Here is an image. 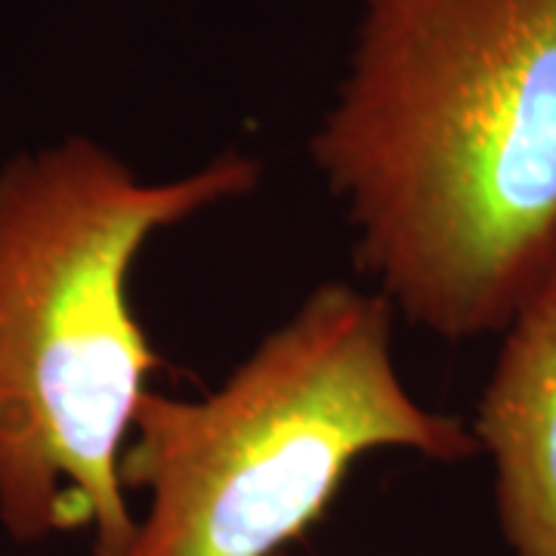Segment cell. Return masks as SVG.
<instances>
[{"instance_id":"obj_4","label":"cell","mask_w":556,"mask_h":556,"mask_svg":"<svg viewBox=\"0 0 556 556\" xmlns=\"http://www.w3.org/2000/svg\"><path fill=\"white\" fill-rule=\"evenodd\" d=\"M473 437L517 556H556V273L504 328Z\"/></svg>"},{"instance_id":"obj_5","label":"cell","mask_w":556,"mask_h":556,"mask_svg":"<svg viewBox=\"0 0 556 556\" xmlns=\"http://www.w3.org/2000/svg\"><path fill=\"white\" fill-rule=\"evenodd\" d=\"M276 556H285V554H276Z\"/></svg>"},{"instance_id":"obj_2","label":"cell","mask_w":556,"mask_h":556,"mask_svg":"<svg viewBox=\"0 0 556 556\" xmlns=\"http://www.w3.org/2000/svg\"><path fill=\"white\" fill-rule=\"evenodd\" d=\"M260 161L219 152L142 179L97 139L65 137L0 167V519L10 535L90 529L130 556L139 522L121 455L161 365L130 306L146 241L257 189Z\"/></svg>"},{"instance_id":"obj_1","label":"cell","mask_w":556,"mask_h":556,"mask_svg":"<svg viewBox=\"0 0 556 556\" xmlns=\"http://www.w3.org/2000/svg\"><path fill=\"white\" fill-rule=\"evenodd\" d=\"M309 152L393 309L504 331L556 273V0H362Z\"/></svg>"},{"instance_id":"obj_3","label":"cell","mask_w":556,"mask_h":556,"mask_svg":"<svg viewBox=\"0 0 556 556\" xmlns=\"http://www.w3.org/2000/svg\"><path fill=\"white\" fill-rule=\"evenodd\" d=\"M121 455L149 492L130 556H276L371 452L460 460L473 430L417 402L393 362V306L328 281L260 340L217 393L149 390Z\"/></svg>"}]
</instances>
